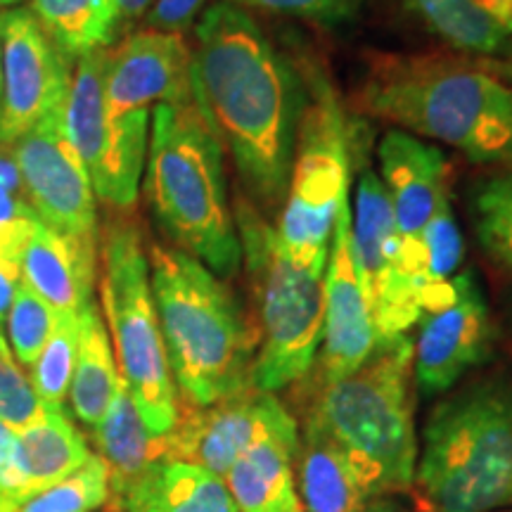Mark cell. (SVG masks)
<instances>
[{
  "label": "cell",
  "mask_w": 512,
  "mask_h": 512,
  "mask_svg": "<svg viewBox=\"0 0 512 512\" xmlns=\"http://www.w3.org/2000/svg\"><path fill=\"white\" fill-rule=\"evenodd\" d=\"M356 105L399 131L456 147L472 162L512 159V83L467 57H377Z\"/></svg>",
  "instance_id": "cell-2"
},
{
  "label": "cell",
  "mask_w": 512,
  "mask_h": 512,
  "mask_svg": "<svg viewBox=\"0 0 512 512\" xmlns=\"http://www.w3.org/2000/svg\"><path fill=\"white\" fill-rule=\"evenodd\" d=\"M55 318L57 311L50 309L34 290H29L24 283L17 287L5 323H8V344L22 366L31 368L41 356L53 332Z\"/></svg>",
  "instance_id": "cell-33"
},
{
  "label": "cell",
  "mask_w": 512,
  "mask_h": 512,
  "mask_svg": "<svg viewBox=\"0 0 512 512\" xmlns=\"http://www.w3.org/2000/svg\"><path fill=\"white\" fill-rule=\"evenodd\" d=\"M100 245L55 233L41 221L22 256V283L57 313H81L93 304Z\"/></svg>",
  "instance_id": "cell-20"
},
{
  "label": "cell",
  "mask_w": 512,
  "mask_h": 512,
  "mask_svg": "<svg viewBox=\"0 0 512 512\" xmlns=\"http://www.w3.org/2000/svg\"><path fill=\"white\" fill-rule=\"evenodd\" d=\"M91 434L98 456L105 460L107 472H110V503L117 501L152 465L169 458L166 437H155L147 430L124 377H119L112 403Z\"/></svg>",
  "instance_id": "cell-22"
},
{
  "label": "cell",
  "mask_w": 512,
  "mask_h": 512,
  "mask_svg": "<svg viewBox=\"0 0 512 512\" xmlns=\"http://www.w3.org/2000/svg\"><path fill=\"white\" fill-rule=\"evenodd\" d=\"M422 254H425V266H422L420 313L441 304L451 294V283L465 256L463 235L458 230L448 195L439 202L432 221L427 223L422 235Z\"/></svg>",
  "instance_id": "cell-29"
},
{
  "label": "cell",
  "mask_w": 512,
  "mask_h": 512,
  "mask_svg": "<svg viewBox=\"0 0 512 512\" xmlns=\"http://www.w3.org/2000/svg\"><path fill=\"white\" fill-rule=\"evenodd\" d=\"M29 10L74 62L110 48L124 27L114 0H29Z\"/></svg>",
  "instance_id": "cell-26"
},
{
  "label": "cell",
  "mask_w": 512,
  "mask_h": 512,
  "mask_svg": "<svg viewBox=\"0 0 512 512\" xmlns=\"http://www.w3.org/2000/svg\"><path fill=\"white\" fill-rule=\"evenodd\" d=\"M292 512H304V508H302V505H299V508H297V510H292Z\"/></svg>",
  "instance_id": "cell-45"
},
{
  "label": "cell",
  "mask_w": 512,
  "mask_h": 512,
  "mask_svg": "<svg viewBox=\"0 0 512 512\" xmlns=\"http://www.w3.org/2000/svg\"><path fill=\"white\" fill-rule=\"evenodd\" d=\"M363 512H413V510L403 508V505L394 503V501H387V498H377V501L370 503Z\"/></svg>",
  "instance_id": "cell-42"
},
{
  "label": "cell",
  "mask_w": 512,
  "mask_h": 512,
  "mask_svg": "<svg viewBox=\"0 0 512 512\" xmlns=\"http://www.w3.org/2000/svg\"><path fill=\"white\" fill-rule=\"evenodd\" d=\"M145 166V195L164 233L221 280L233 278L242 245L228 202L223 147L192 95L155 107Z\"/></svg>",
  "instance_id": "cell-4"
},
{
  "label": "cell",
  "mask_w": 512,
  "mask_h": 512,
  "mask_svg": "<svg viewBox=\"0 0 512 512\" xmlns=\"http://www.w3.org/2000/svg\"><path fill=\"white\" fill-rule=\"evenodd\" d=\"M119 366L114 358L112 339L98 304H88L81 311V337L76 366L69 384V411L81 425H98L119 384Z\"/></svg>",
  "instance_id": "cell-24"
},
{
  "label": "cell",
  "mask_w": 512,
  "mask_h": 512,
  "mask_svg": "<svg viewBox=\"0 0 512 512\" xmlns=\"http://www.w3.org/2000/svg\"><path fill=\"white\" fill-rule=\"evenodd\" d=\"M110 48L93 50L74 62L72 88H69L64 128L86 164L88 174L98 162L107 136V110H105V76Z\"/></svg>",
  "instance_id": "cell-27"
},
{
  "label": "cell",
  "mask_w": 512,
  "mask_h": 512,
  "mask_svg": "<svg viewBox=\"0 0 512 512\" xmlns=\"http://www.w3.org/2000/svg\"><path fill=\"white\" fill-rule=\"evenodd\" d=\"M190 93L252 200L285 204L306 83L238 5L221 0L195 22Z\"/></svg>",
  "instance_id": "cell-1"
},
{
  "label": "cell",
  "mask_w": 512,
  "mask_h": 512,
  "mask_svg": "<svg viewBox=\"0 0 512 512\" xmlns=\"http://www.w3.org/2000/svg\"><path fill=\"white\" fill-rule=\"evenodd\" d=\"M204 0H155L147 12V29L183 34L202 15Z\"/></svg>",
  "instance_id": "cell-36"
},
{
  "label": "cell",
  "mask_w": 512,
  "mask_h": 512,
  "mask_svg": "<svg viewBox=\"0 0 512 512\" xmlns=\"http://www.w3.org/2000/svg\"><path fill=\"white\" fill-rule=\"evenodd\" d=\"M299 434L294 475L304 512H363L377 501L337 446L306 425Z\"/></svg>",
  "instance_id": "cell-23"
},
{
  "label": "cell",
  "mask_w": 512,
  "mask_h": 512,
  "mask_svg": "<svg viewBox=\"0 0 512 512\" xmlns=\"http://www.w3.org/2000/svg\"><path fill=\"white\" fill-rule=\"evenodd\" d=\"M413 484L432 512L512 508V380L477 382L434 408Z\"/></svg>",
  "instance_id": "cell-6"
},
{
  "label": "cell",
  "mask_w": 512,
  "mask_h": 512,
  "mask_svg": "<svg viewBox=\"0 0 512 512\" xmlns=\"http://www.w3.org/2000/svg\"><path fill=\"white\" fill-rule=\"evenodd\" d=\"M8 147L15 157L22 195L38 221L67 238L100 245L91 176L67 136L64 114L46 119Z\"/></svg>",
  "instance_id": "cell-12"
},
{
  "label": "cell",
  "mask_w": 512,
  "mask_h": 512,
  "mask_svg": "<svg viewBox=\"0 0 512 512\" xmlns=\"http://www.w3.org/2000/svg\"><path fill=\"white\" fill-rule=\"evenodd\" d=\"M74 60L57 46L29 8L3 10V105L0 145L67 112Z\"/></svg>",
  "instance_id": "cell-11"
},
{
  "label": "cell",
  "mask_w": 512,
  "mask_h": 512,
  "mask_svg": "<svg viewBox=\"0 0 512 512\" xmlns=\"http://www.w3.org/2000/svg\"><path fill=\"white\" fill-rule=\"evenodd\" d=\"M147 261L178 396L204 408L252 387L256 332L226 280L178 247L152 245Z\"/></svg>",
  "instance_id": "cell-3"
},
{
  "label": "cell",
  "mask_w": 512,
  "mask_h": 512,
  "mask_svg": "<svg viewBox=\"0 0 512 512\" xmlns=\"http://www.w3.org/2000/svg\"><path fill=\"white\" fill-rule=\"evenodd\" d=\"M19 285H22V266L0 256V330H3Z\"/></svg>",
  "instance_id": "cell-37"
},
{
  "label": "cell",
  "mask_w": 512,
  "mask_h": 512,
  "mask_svg": "<svg viewBox=\"0 0 512 512\" xmlns=\"http://www.w3.org/2000/svg\"><path fill=\"white\" fill-rule=\"evenodd\" d=\"M12 441H15V432H12L10 427L5 425L3 420H0V467H3V465H5V460L10 458Z\"/></svg>",
  "instance_id": "cell-41"
},
{
  "label": "cell",
  "mask_w": 512,
  "mask_h": 512,
  "mask_svg": "<svg viewBox=\"0 0 512 512\" xmlns=\"http://www.w3.org/2000/svg\"><path fill=\"white\" fill-rule=\"evenodd\" d=\"M238 235L242 259L259 290V332L252 368L256 392L275 394L304 380L316 366L325 316V271L302 266L280 247L254 209L240 204Z\"/></svg>",
  "instance_id": "cell-8"
},
{
  "label": "cell",
  "mask_w": 512,
  "mask_h": 512,
  "mask_svg": "<svg viewBox=\"0 0 512 512\" xmlns=\"http://www.w3.org/2000/svg\"><path fill=\"white\" fill-rule=\"evenodd\" d=\"M0 105H3V10H0Z\"/></svg>",
  "instance_id": "cell-43"
},
{
  "label": "cell",
  "mask_w": 512,
  "mask_h": 512,
  "mask_svg": "<svg viewBox=\"0 0 512 512\" xmlns=\"http://www.w3.org/2000/svg\"><path fill=\"white\" fill-rule=\"evenodd\" d=\"M43 406L46 403L38 399L34 384H31L29 375L19 368L8 337L0 330V420L12 432H19L41 418Z\"/></svg>",
  "instance_id": "cell-34"
},
{
  "label": "cell",
  "mask_w": 512,
  "mask_h": 512,
  "mask_svg": "<svg viewBox=\"0 0 512 512\" xmlns=\"http://www.w3.org/2000/svg\"><path fill=\"white\" fill-rule=\"evenodd\" d=\"M79 337L81 313H57L53 332L29 375L38 399L48 406H64L67 401L76 354H79Z\"/></svg>",
  "instance_id": "cell-30"
},
{
  "label": "cell",
  "mask_w": 512,
  "mask_h": 512,
  "mask_svg": "<svg viewBox=\"0 0 512 512\" xmlns=\"http://www.w3.org/2000/svg\"><path fill=\"white\" fill-rule=\"evenodd\" d=\"M351 233L377 339L408 335L420 318V287L408 271L387 190L370 169L358 176Z\"/></svg>",
  "instance_id": "cell-10"
},
{
  "label": "cell",
  "mask_w": 512,
  "mask_h": 512,
  "mask_svg": "<svg viewBox=\"0 0 512 512\" xmlns=\"http://www.w3.org/2000/svg\"><path fill=\"white\" fill-rule=\"evenodd\" d=\"M114 3H117L121 22L126 24V22H138V19L147 17V12H150L155 0H114Z\"/></svg>",
  "instance_id": "cell-40"
},
{
  "label": "cell",
  "mask_w": 512,
  "mask_h": 512,
  "mask_svg": "<svg viewBox=\"0 0 512 512\" xmlns=\"http://www.w3.org/2000/svg\"><path fill=\"white\" fill-rule=\"evenodd\" d=\"M498 512H512V510H498Z\"/></svg>",
  "instance_id": "cell-46"
},
{
  "label": "cell",
  "mask_w": 512,
  "mask_h": 512,
  "mask_svg": "<svg viewBox=\"0 0 512 512\" xmlns=\"http://www.w3.org/2000/svg\"><path fill=\"white\" fill-rule=\"evenodd\" d=\"M150 145V110L107 119V136L95 162L91 185L95 197L117 209H131L138 200L140 176Z\"/></svg>",
  "instance_id": "cell-25"
},
{
  "label": "cell",
  "mask_w": 512,
  "mask_h": 512,
  "mask_svg": "<svg viewBox=\"0 0 512 512\" xmlns=\"http://www.w3.org/2000/svg\"><path fill=\"white\" fill-rule=\"evenodd\" d=\"M413 339H387L354 373L323 384L306 427L347 456L375 498L408 491L420 441L415 432Z\"/></svg>",
  "instance_id": "cell-5"
},
{
  "label": "cell",
  "mask_w": 512,
  "mask_h": 512,
  "mask_svg": "<svg viewBox=\"0 0 512 512\" xmlns=\"http://www.w3.org/2000/svg\"><path fill=\"white\" fill-rule=\"evenodd\" d=\"M238 3L252 5V8L278 12V15H292L313 22L335 24L354 15L361 0H238Z\"/></svg>",
  "instance_id": "cell-35"
},
{
  "label": "cell",
  "mask_w": 512,
  "mask_h": 512,
  "mask_svg": "<svg viewBox=\"0 0 512 512\" xmlns=\"http://www.w3.org/2000/svg\"><path fill=\"white\" fill-rule=\"evenodd\" d=\"M190 46L183 34L143 29L107 57V119L190 98Z\"/></svg>",
  "instance_id": "cell-16"
},
{
  "label": "cell",
  "mask_w": 512,
  "mask_h": 512,
  "mask_svg": "<svg viewBox=\"0 0 512 512\" xmlns=\"http://www.w3.org/2000/svg\"><path fill=\"white\" fill-rule=\"evenodd\" d=\"M17 3H22V0H0V10L12 8V5H17Z\"/></svg>",
  "instance_id": "cell-44"
},
{
  "label": "cell",
  "mask_w": 512,
  "mask_h": 512,
  "mask_svg": "<svg viewBox=\"0 0 512 512\" xmlns=\"http://www.w3.org/2000/svg\"><path fill=\"white\" fill-rule=\"evenodd\" d=\"M91 448L64 406H43L41 418L15 432L10 458L0 467V512H17L31 498L74 475Z\"/></svg>",
  "instance_id": "cell-18"
},
{
  "label": "cell",
  "mask_w": 512,
  "mask_h": 512,
  "mask_svg": "<svg viewBox=\"0 0 512 512\" xmlns=\"http://www.w3.org/2000/svg\"><path fill=\"white\" fill-rule=\"evenodd\" d=\"M377 159H380V181L392 204L408 271L418 283L422 299V266H425L422 235L439 202L448 195L446 157L441 155L439 147L392 128L377 145Z\"/></svg>",
  "instance_id": "cell-15"
},
{
  "label": "cell",
  "mask_w": 512,
  "mask_h": 512,
  "mask_svg": "<svg viewBox=\"0 0 512 512\" xmlns=\"http://www.w3.org/2000/svg\"><path fill=\"white\" fill-rule=\"evenodd\" d=\"M31 214H36V211L31 209V204L22 192H15V195H0V228Z\"/></svg>",
  "instance_id": "cell-39"
},
{
  "label": "cell",
  "mask_w": 512,
  "mask_h": 512,
  "mask_svg": "<svg viewBox=\"0 0 512 512\" xmlns=\"http://www.w3.org/2000/svg\"><path fill=\"white\" fill-rule=\"evenodd\" d=\"M110 508L112 512H240L221 477L174 458L152 465Z\"/></svg>",
  "instance_id": "cell-21"
},
{
  "label": "cell",
  "mask_w": 512,
  "mask_h": 512,
  "mask_svg": "<svg viewBox=\"0 0 512 512\" xmlns=\"http://www.w3.org/2000/svg\"><path fill=\"white\" fill-rule=\"evenodd\" d=\"M290 188L275 228L297 264L325 271L337 211L349 200V126L342 102L323 72L306 76Z\"/></svg>",
  "instance_id": "cell-9"
},
{
  "label": "cell",
  "mask_w": 512,
  "mask_h": 512,
  "mask_svg": "<svg viewBox=\"0 0 512 512\" xmlns=\"http://www.w3.org/2000/svg\"><path fill=\"white\" fill-rule=\"evenodd\" d=\"M100 266L102 318L119 375L150 434L166 437L176 427L181 401L152 297L150 261L131 221H112L105 228Z\"/></svg>",
  "instance_id": "cell-7"
},
{
  "label": "cell",
  "mask_w": 512,
  "mask_h": 512,
  "mask_svg": "<svg viewBox=\"0 0 512 512\" xmlns=\"http://www.w3.org/2000/svg\"><path fill=\"white\" fill-rule=\"evenodd\" d=\"M271 396L249 387L214 406H188L166 434L169 458L200 465L223 479L259 432Z\"/></svg>",
  "instance_id": "cell-19"
},
{
  "label": "cell",
  "mask_w": 512,
  "mask_h": 512,
  "mask_svg": "<svg viewBox=\"0 0 512 512\" xmlns=\"http://www.w3.org/2000/svg\"><path fill=\"white\" fill-rule=\"evenodd\" d=\"M110 503V472L105 460L91 456L74 475L31 498L17 512H95Z\"/></svg>",
  "instance_id": "cell-32"
},
{
  "label": "cell",
  "mask_w": 512,
  "mask_h": 512,
  "mask_svg": "<svg viewBox=\"0 0 512 512\" xmlns=\"http://www.w3.org/2000/svg\"><path fill=\"white\" fill-rule=\"evenodd\" d=\"M470 209L479 245L498 264L512 268V169L479 181Z\"/></svg>",
  "instance_id": "cell-31"
},
{
  "label": "cell",
  "mask_w": 512,
  "mask_h": 512,
  "mask_svg": "<svg viewBox=\"0 0 512 512\" xmlns=\"http://www.w3.org/2000/svg\"><path fill=\"white\" fill-rule=\"evenodd\" d=\"M299 425L278 396H271L256 437L223 477L240 512H292L299 505Z\"/></svg>",
  "instance_id": "cell-17"
},
{
  "label": "cell",
  "mask_w": 512,
  "mask_h": 512,
  "mask_svg": "<svg viewBox=\"0 0 512 512\" xmlns=\"http://www.w3.org/2000/svg\"><path fill=\"white\" fill-rule=\"evenodd\" d=\"M377 339L373 313L356 264L349 200L337 211L328 264H325V316L318 349L320 387L342 380L363 366Z\"/></svg>",
  "instance_id": "cell-14"
},
{
  "label": "cell",
  "mask_w": 512,
  "mask_h": 512,
  "mask_svg": "<svg viewBox=\"0 0 512 512\" xmlns=\"http://www.w3.org/2000/svg\"><path fill=\"white\" fill-rule=\"evenodd\" d=\"M439 38L470 55H498L510 46L512 34L479 8L477 0H408Z\"/></svg>",
  "instance_id": "cell-28"
},
{
  "label": "cell",
  "mask_w": 512,
  "mask_h": 512,
  "mask_svg": "<svg viewBox=\"0 0 512 512\" xmlns=\"http://www.w3.org/2000/svg\"><path fill=\"white\" fill-rule=\"evenodd\" d=\"M22 192V181L8 145H0V195H15Z\"/></svg>",
  "instance_id": "cell-38"
},
{
  "label": "cell",
  "mask_w": 512,
  "mask_h": 512,
  "mask_svg": "<svg viewBox=\"0 0 512 512\" xmlns=\"http://www.w3.org/2000/svg\"><path fill=\"white\" fill-rule=\"evenodd\" d=\"M494 320L472 268L460 271L444 302L422 311L413 342V382L425 396L446 394L494 349Z\"/></svg>",
  "instance_id": "cell-13"
}]
</instances>
